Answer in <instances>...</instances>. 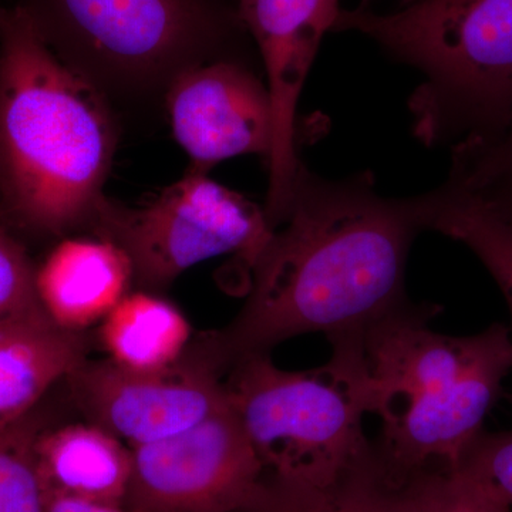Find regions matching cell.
<instances>
[{"label":"cell","mask_w":512,"mask_h":512,"mask_svg":"<svg viewBox=\"0 0 512 512\" xmlns=\"http://www.w3.org/2000/svg\"><path fill=\"white\" fill-rule=\"evenodd\" d=\"M227 375L204 336L180 360L134 370L86 359L64 379L87 423L136 448L177 436L229 404Z\"/></svg>","instance_id":"cell-8"},{"label":"cell","mask_w":512,"mask_h":512,"mask_svg":"<svg viewBox=\"0 0 512 512\" xmlns=\"http://www.w3.org/2000/svg\"><path fill=\"white\" fill-rule=\"evenodd\" d=\"M429 194L427 231L466 245L503 292L512 318V222L474 192L443 183Z\"/></svg>","instance_id":"cell-16"},{"label":"cell","mask_w":512,"mask_h":512,"mask_svg":"<svg viewBox=\"0 0 512 512\" xmlns=\"http://www.w3.org/2000/svg\"><path fill=\"white\" fill-rule=\"evenodd\" d=\"M86 359L84 332L56 325L42 306L0 316V430L33 412Z\"/></svg>","instance_id":"cell-13"},{"label":"cell","mask_w":512,"mask_h":512,"mask_svg":"<svg viewBox=\"0 0 512 512\" xmlns=\"http://www.w3.org/2000/svg\"><path fill=\"white\" fill-rule=\"evenodd\" d=\"M427 210V192L384 197L370 171L328 180L303 165L284 222L251 265L247 301L205 333L225 372L296 336H365L413 305L407 259Z\"/></svg>","instance_id":"cell-1"},{"label":"cell","mask_w":512,"mask_h":512,"mask_svg":"<svg viewBox=\"0 0 512 512\" xmlns=\"http://www.w3.org/2000/svg\"><path fill=\"white\" fill-rule=\"evenodd\" d=\"M3 6H5V5H3V3H2V2H0V9H2V8H3Z\"/></svg>","instance_id":"cell-27"},{"label":"cell","mask_w":512,"mask_h":512,"mask_svg":"<svg viewBox=\"0 0 512 512\" xmlns=\"http://www.w3.org/2000/svg\"><path fill=\"white\" fill-rule=\"evenodd\" d=\"M255 62L222 59L192 67L168 87L164 110L190 157V173L207 174L229 158L258 154L268 160L274 146V107Z\"/></svg>","instance_id":"cell-11"},{"label":"cell","mask_w":512,"mask_h":512,"mask_svg":"<svg viewBox=\"0 0 512 512\" xmlns=\"http://www.w3.org/2000/svg\"><path fill=\"white\" fill-rule=\"evenodd\" d=\"M372 512H390L386 504V480H383V483L380 484L379 490H377Z\"/></svg>","instance_id":"cell-25"},{"label":"cell","mask_w":512,"mask_h":512,"mask_svg":"<svg viewBox=\"0 0 512 512\" xmlns=\"http://www.w3.org/2000/svg\"><path fill=\"white\" fill-rule=\"evenodd\" d=\"M390 512H485L450 471L431 473L424 468L386 481Z\"/></svg>","instance_id":"cell-20"},{"label":"cell","mask_w":512,"mask_h":512,"mask_svg":"<svg viewBox=\"0 0 512 512\" xmlns=\"http://www.w3.org/2000/svg\"><path fill=\"white\" fill-rule=\"evenodd\" d=\"M382 480L376 457L330 490L302 487L266 474L264 491L239 512H369Z\"/></svg>","instance_id":"cell-17"},{"label":"cell","mask_w":512,"mask_h":512,"mask_svg":"<svg viewBox=\"0 0 512 512\" xmlns=\"http://www.w3.org/2000/svg\"><path fill=\"white\" fill-rule=\"evenodd\" d=\"M64 64L116 106H150L178 76L255 62L237 0H13Z\"/></svg>","instance_id":"cell-5"},{"label":"cell","mask_w":512,"mask_h":512,"mask_svg":"<svg viewBox=\"0 0 512 512\" xmlns=\"http://www.w3.org/2000/svg\"><path fill=\"white\" fill-rule=\"evenodd\" d=\"M134 284L123 249L107 239H60L36 268L37 301L56 325L84 332L106 318Z\"/></svg>","instance_id":"cell-12"},{"label":"cell","mask_w":512,"mask_h":512,"mask_svg":"<svg viewBox=\"0 0 512 512\" xmlns=\"http://www.w3.org/2000/svg\"><path fill=\"white\" fill-rule=\"evenodd\" d=\"M103 94L0 9V218L46 238L89 229L106 197L119 126Z\"/></svg>","instance_id":"cell-2"},{"label":"cell","mask_w":512,"mask_h":512,"mask_svg":"<svg viewBox=\"0 0 512 512\" xmlns=\"http://www.w3.org/2000/svg\"><path fill=\"white\" fill-rule=\"evenodd\" d=\"M99 339L109 359L134 370L173 365L192 343L187 316L157 292L137 289L100 322Z\"/></svg>","instance_id":"cell-15"},{"label":"cell","mask_w":512,"mask_h":512,"mask_svg":"<svg viewBox=\"0 0 512 512\" xmlns=\"http://www.w3.org/2000/svg\"><path fill=\"white\" fill-rule=\"evenodd\" d=\"M477 194L495 212L512 222V177L504 178L483 188L471 191Z\"/></svg>","instance_id":"cell-23"},{"label":"cell","mask_w":512,"mask_h":512,"mask_svg":"<svg viewBox=\"0 0 512 512\" xmlns=\"http://www.w3.org/2000/svg\"><path fill=\"white\" fill-rule=\"evenodd\" d=\"M437 311L413 303L365 335L373 414L382 420L375 446L392 477L436 461L454 470L512 369L505 326L454 338L429 328Z\"/></svg>","instance_id":"cell-3"},{"label":"cell","mask_w":512,"mask_h":512,"mask_svg":"<svg viewBox=\"0 0 512 512\" xmlns=\"http://www.w3.org/2000/svg\"><path fill=\"white\" fill-rule=\"evenodd\" d=\"M485 512L512 508V431L478 434L460 463L448 470Z\"/></svg>","instance_id":"cell-19"},{"label":"cell","mask_w":512,"mask_h":512,"mask_svg":"<svg viewBox=\"0 0 512 512\" xmlns=\"http://www.w3.org/2000/svg\"><path fill=\"white\" fill-rule=\"evenodd\" d=\"M383 478H384V477H383ZM379 487H380V485H379ZM377 490H379V488H377ZM376 494H377V491H376ZM375 497H376V495H375ZM373 503H375V498H373ZM373 503H372V507H373ZM372 507H370L369 512H372Z\"/></svg>","instance_id":"cell-26"},{"label":"cell","mask_w":512,"mask_h":512,"mask_svg":"<svg viewBox=\"0 0 512 512\" xmlns=\"http://www.w3.org/2000/svg\"><path fill=\"white\" fill-rule=\"evenodd\" d=\"M35 272L28 252L0 218V316L40 305Z\"/></svg>","instance_id":"cell-22"},{"label":"cell","mask_w":512,"mask_h":512,"mask_svg":"<svg viewBox=\"0 0 512 512\" xmlns=\"http://www.w3.org/2000/svg\"><path fill=\"white\" fill-rule=\"evenodd\" d=\"M325 365L302 372L279 369L255 355L228 370L229 402L268 476L330 490L376 453L365 417L373 392L365 336L330 340Z\"/></svg>","instance_id":"cell-6"},{"label":"cell","mask_w":512,"mask_h":512,"mask_svg":"<svg viewBox=\"0 0 512 512\" xmlns=\"http://www.w3.org/2000/svg\"><path fill=\"white\" fill-rule=\"evenodd\" d=\"M131 512H239L264 491L266 471L231 402L197 426L131 448Z\"/></svg>","instance_id":"cell-9"},{"label":"cell","mask_w":512,"mask_h":512,"mask_svg":"<svg viewBox=\"0 0 512 512\" xmlns=\"http://www.w3.org/2000/svg\"><path fill=\"white\" fill-rule=\"evenodd\" d=\"M508 177H512V110L500 136L490 143L453 147V165L446 181L478 191Z\"/></svg>","instance_id":"cell-21"},{"label":"cell","mask_w":512,"mask_h":512,"mask_svg":"<svg viewBox=\"0 0 512 512\" xmlns=\"http://www.w3.org/2000/svg\"><path fill=\"white\" fill-rule=\"evenodd\" d=\"M47 512H131L126 507L87 503L66 497L47 498Z\"/></svg>","instance_id":"cell-24"},{"label":"cell","mask_w":512,"mask_h":512,"mask_svg":"<svg viewBox=\"0 0 512 512\" xmlns=\"http://www.w3.org/2000/svg\"><path fill=\"white\" fill-rule=\"evenodd\" d=\"M43 430L35 410L0 430V512H47L36 457Z\"/></svg>","instance_id":"cell-18"},{"label":"cell","mask_w":512,"mask_h":512,"mask_svg":"<svg viewBox=\"0 0 512 512\" xmlns=\"http://www.w3.org/2000/svg\"><path fill=\"white\" fill-rule=\"evenodd\" d=\"M89 231L126 252L138 289L158 293L192 266L217 256L237 255L251 268L274 228L264 205L207 174L188 171L141 207L106 195Z\"/></svg>","instance_id":"cell-7"},{"label":"cell","mask_w":512,"mask_h":512,"mask_svg":"<svg viewBox=\"0 0 512 512\" xmlns=\"http://www.w3.org/2000/svg\"><path fill=\"white\" fill-rule=\"evenodd\" d=\"M37 470L50 497L124 507L133 453L92 423L45 429L36 443Z\"/></svg>","instance_id":"cell-14"},{"label":"cell","mask_w":512,"mask_h":512,"mask_svg":"<svg viewBox=\"0 0 512 512\" xmlns=\"http://www.w3.org/2000/svg\"><path fill=\"white\" fill-rule=\"evenodd\" d=\"M332 32L362 33L423 82L409 100L427 147L485 144L512 110V0H399L387 12L363 0L340 9Z\"/></svg>","instance_id":"cell-4"},{"label":"cell","mask_w":512,"mask_h":512,"mask_svg":"<svg viewBox=\"0 0 512 512\" xmlns=\"http://www.w3.org/2000/svg\"><path fill=\"white\" fill-rule=\"evenodd\" d=\"M274 107V146L264 210L272 228L285 220L303 167V124L298 104L326 33L338 19L339 0H237Z\"/></svg>","instance_id":"cell-10"}]
</instances>
